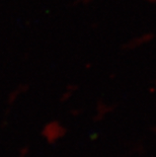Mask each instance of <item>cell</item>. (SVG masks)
Instances as JSON below:
<instances>
[{"instance_id": "3957f363", "label": "cell", "mask_w": 156, "mask_h": 157, "mask_svg": "<svg viewBox=\"0 0 156 157\" xmlns=\"http://www.w3.org/2000/svg\"><path fill=\"white\" fill-rule=\"evenodd\" d=\"M76 89H77V86L72 84V83L66 85L60 93V96H59V103L63 105V103L68 102L72 98V96L74 95Z\"/></svg>"}, {"instance_id": "6da1fadb", "label": "cell", "mask_w": 156, "mask_h": 157, "mask_svg": "<svg viewBox=\"0 0 156 157\" xmlns=\"http://www.w3.org/2000/svg\"><path fill=\"white\" fill-rule=\"evenodd\" d=\"M64 135L65 127L57 120L48 122L43 128V136L50 142L57 141L58 139H60Z\"/></svg>"}, {"instance_id": "7a4b0ae2", "label": "cell", "mask_w": 156, "mask_h": 157, "mask_svg": "<svg viewBox=\"0 0 156 157\" xmlns=\"http://www.w3.org/2000/svg\"><path fill=\"white\" fill-rule=\"evenodd\" d=\"M29 88H31V85L26 82H21L18 83L17 85H15L10 91L7 93L6 95V99H5V103L8 108H11L12 105H14L16 102L19 101V98L21 96L25 95L26 93L29 92Z\"/></svg>"}]
</instances>
